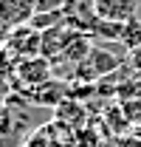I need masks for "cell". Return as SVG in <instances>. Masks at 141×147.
<instances>
[{"mask_svg": "<svg viewBox=\"0 0 141 147\" xmlns=\"http://www.w3.org/2000/svg\"><path fill=\"white\" fill-rule=\"evenodd\" d=\"M110 42H113V40H102V45H93V48H90V54L73 68V79H76V82H96V79L113 74L122 65V57L110 54V48H107Z\"/></svg>", "mask_w": 141, "mask_h": 147, "instance_id": "cell-1", "label": "cell"}, {"mask_svg": "<svg viewBox=\"0 0 141 147\" xmlns=\"http://www.w3.org/2000/svg\"><path fill=\"white\" fill-rule=\"evenodd\" d=\"M51 76H54V62H51V59H45L42 54H37V57L17 59L9 79H14V85L20 88V93H28L31 88L48 82Z\"/></svg>", "mask_w": 141, "mask_h": 147, "instance_id": "cell-2", "label": "cell"}, {"mask_svg": "<svg viewBox=\"0 0 141 147\" xmlns=\"http://www.w3.org/2000/svg\"><path fill=\"white\" fill-rule=\"evenodd\" d=\"M40 42H42V31L34 28L31 23H20V26L9 28V34L3 40V48L17 62V59H26V57H37L40 54Z\"/></svg>", "mask_w": 141, "mask_h": 147, "instance_id": "cell-3", "label": "cell"}, {"mask_svg": "<svg viewBox=\"0 0 141 147\" xmlns=\"http://www.w3.org/2000/svg\"><path fill=\"white\" fill-rule=\"evenodd\" d=\"M93 45H96L93 34L68 26V34H65V42H62V54H59V59H56L54 65H56V68H59V65H62V68H76V65L90 54Z\"/></svg>", "mask_w": 141, "mask_h": 147, "instance_id": "cell-4", "label": "cell"}, {"mask_svg": "<svg viewBox=\"0 0 141 147\" xmlns=\"http://www.w3.org/2000/svg\"><path fill=\"white\" fill-rule=\"evenodd\" d=\"M90 9L96 20L102 23H113V26H124L138 14V0H90Z\"/></svg>", "mask_w": 141, "mask_h": 147, "instance_id": "cell-5", "label": "cell"}, {"mask_svg": "<svg viewBox=\"0 0 141 147\" xmlns=\"http://www.w3.org/2000/svg\"><path fill=\"white\" fill-rule=\"evenodd\" d=\"M28 102H34L40 108H56L62 99H68V82L65 79H59V76H51L48 82H42V85H37L31 88L28 93H23Z\"/></svg>", "mask_w": 141, "mask_h": 147, "instance_id": "cell-6", "label": "cell"}, {"mask_svg": "<svg viewBox=\"0 0 141 147\" xmlns=\"http://www.w3.org/2000/svg\"><path fill=\"white\" fill-rule=\"evenodd\" d=\"M0 17L9 26L31 23V17H34V0H0Z\"/></svg>", "mask_w": 141, "mask_h": 147, "instance_id": "cell-7", "label": "cell"}, {"mask_svg": "<svg viewBox=\"0 0 141 147\" xmlns=\"http://www.w3.org/2000/svg\"><path fill=\"white\" fill-rule=\"evenodd\" d=\"M65 34H68V23H62V26H51V28H42L40 54L45 57V59H51V62H56V59H59V54H62Z\"/></svg>", "mask_w": 141, "mask_h": 147, "instance_id": "cell-8", "label": "cell"}, {"mask_svg": "<svg viewBox=\"0 0 141 147\" xmlns=\"http://www.w3.org/2000/svg\"><path fill=\"white\" fill-rule=\"evenodd\" d=\"M119 42H124V45H130V48H136L138 51L141 48V20H130V23H124L122 28V40Z\"/></svg>", "mask_w": 141, "mask_h": 147, "instance_id": "cell-9", "label": "cell"}, {"mask_svg": "<svg viewBox=\"0 0 141 147\" xmlns=\"http://www.w3.org/2000/svg\"><path fill=\"white\" fill-rule=\"evenodd\" d=\"M68 0H34V14H48V11H65Z\"/></svg>", "mask_w": 141, "mask_h": 147, "instance_id": "cell-10", "label": "cell"}, {"mask_svg": "<svg viewBox=\"0 0 141 147\" xmlns=\"http://www.w3.org/2000/svg\"><path fill=\"white\" fill-rule=\"evenodd\" d=\"M6 136H11V110L0 99V139H6Z\"/></svg>", "mask_w": 141, "mask_h": 147, "instance_id": "cell-11", "label": "cell"}, {"mask_svg": "<svg viewBox=\"0 0 141 147\" xmlns=\"http://www.w3.org/2000/svg\"><path fill=\"white\" fill-rule=\"evenodd\" d=\"M113 147H141V139L138 136H119L113 142Z\"/></svg>", "mask_w": 141, "mask_h": 147, "instance_id": "cell-12", "label": "cell"}]
</instances>
